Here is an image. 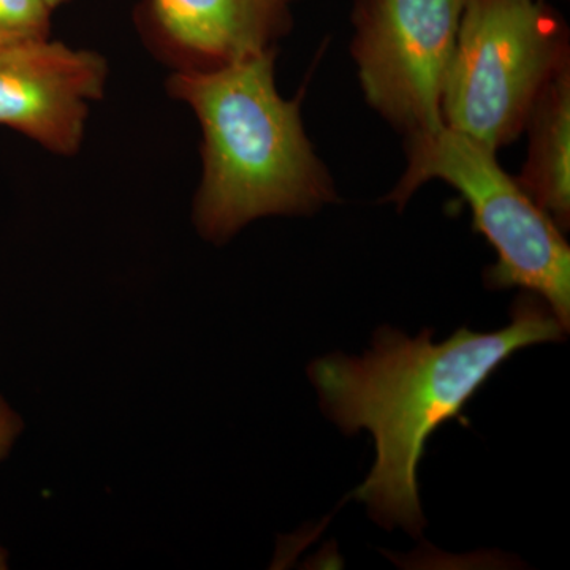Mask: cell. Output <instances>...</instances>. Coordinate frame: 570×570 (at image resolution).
<instances>
[{"mask_svg":"<svg viewBox=\"0 0 570 570\" xmlns=\"http://www.w3.org/2000/svg\"><path fill=\"white\" fill-rule=\"evenodd\" d=\"M564 326L540 296L521 294L498 332L460 328L442 343L423 330L409 337L379 330L362 356L326 355L309 366L326 417L346 434L367 430L376 460L354 497L382 528L422 535L417 468L428 438L459 417L505 360L535 344L561 341Z\"/></svg>","mask_w":570,"mask_h":570,"instance_id":"6da1fadb","label":"cell"},{"mask_svg":"<svg viewBox=\"0 0 570 570\" xmlns=\"http://www.w3.org/2000/svg\"><path fill=\"white\" fill-rule=\"evenodd\" d=\"M275 59L276 50H268L183 69L168 82L204 132V181L194 219L214 243L261 217L311 214L336 202L335 183L303 126V94L281 96Z\"/></svg>","mask_w":570,"mask_h":570,"instance_id":"7a4b0ae2","label":"cell"},{"mask_svg":"<svg viewBox=\"0 0 570 570\" xmlns=\"http://www.w3.org/2000/svg\"><path fill=\"white\" fill-rule=\"evenodd\" d=\"M407 167L384 202L403 209L423 184L448 183L472 212L498 262L485 273L490 288L520 287L540 296L569 330L570 247L560 225L498 163L497 151L442 126L406 141Z\"/></svg>","mask_w":570,"mask_h":570,"instance_id":"3957f363","label":"cell"},{"mask_svg":"<svg viewBox=\"0 0 570 570\" xmlns=\"http://www.w3.org/2000/svg\"><path fill=\"white\" fill-rule=\"evenodd\" d=\"M570 66L569 31L547 0H464L442 96L445 126L499 151Z\"/></svg>","mask_w":570,"mask_h":570,"instance_id":"277c9868","label":"cell"},{"mask_svg":"<svg viewBox=\"0 0 570 570\" xmlns=\"http://www.w3.org/2000/svg\"><path fill=\"white\" fill-rule=\"evenodd\" d=\"M464 0H355L352 58L367 105L406 137L444 126Z\"/></svg>","mask_w":570,"mask_h":570,"instance_id":"5b68a950","label":"cell"},{"mask_svg":"<svg viewBox=\"0 0 570 570\" xmlns=\"http://www.w3.org/2000/svg\"><path fill=\"white\" fill-rule=\"evenodd\" d=\"M107 62L50 39L0 47V126L61 156L80 149L89 102L104 96Z\"/></svg>","mask_w":570,"mask_h":570,"instance_id":"8992f818","label":"cell"},{"mask_svg":"<svg viewBox=\"0 0 570 570\" xmlns=\"http://www.w3.org/2000/svg\"><path fill=\"white\" fill-rule=\"evenodd\" d=\"M299 0H148L146 22L184 69H208L276 50Z\"/></svg>","mask_w":570,"mask_h":570,"instance_id":"52a82bcc","label":"cell"},{"mask_svg":"<svg viewBox=\"0 0 570 570\" xmlns=\"http://www.w3.org/2000/svg\"><path fill=\"white\" fill-rule=\"evenodd\" d=\"M527 163L519 183L551 219L570 224V66L540 92L528 118Z\"/></svg>","mask_w":570,"mask_h":570,"instance_id":"ba28073f","label":"cell"},{"mask_svg":"<svg viewBox=\"0 0 570 570\" xmlns=\"http://www.w3.org/2000/svg\"><path fill=\"white\" fill-rule=\"evenodd\" d=\"M51 11L47 0H0V47L50 39Z\"/></svg>","mask_w":570,"mask_h":570,"instance_id":"9c48e42d","label":"cell"},{"mask_svg":"<svg viewBox=\"0 0 570 570\" xmlns=\"http://www.w3.org/2000/svg\"><path fill=\"white\" fill-rule=\"evenodd\" d=\"M22 428H24V423H22L20 415L0 396V461L10 455Z\"/></svg>","mask_w":570,"mask_h":570,"instance_id":"30bf717a","label":"cell"},{"mask_svg":"<svg viewBox=\"0 0 570 570\" xmlns=\"http://www.w3.org/2000/svg\"><path fill=\"white\" fill-rule=\"evenodd\" d=\"M66 2L67 0H47L48 6H50L52 10H55L56 7L62 6V3Z\"/></svg>","mask_w":570,"mask_h":570,"instance_id":"8fae6325","label":"cell"}]
</instances>
